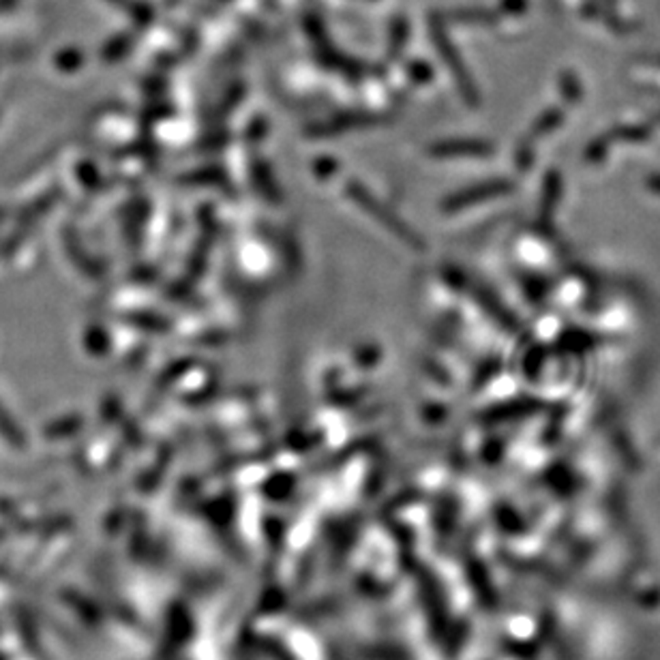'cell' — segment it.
Returning <instances> with one entry per match:
<instances>
[{
	"instance_id": "obj_2",
	"label": "cell",
	"mask_w": 660,
	"mask_h": 660,
	"mask_svg": "<svg viewBox=\"0 0 660 660\" xmlns=\"http://www.w3.org/2000/svg\"><path fill=\"white\" fill-rule=\"evenodd\" d=\"M433 155L438 157H452V155H468V152H482V144L472 142H442L431 149Z\"/></svg>"
},
{
	"instance_id": "obj_1",
	"label": "cell",
	"mask_w": 660,
	"mask_h": 660,
	"mask_svg": "<svg viewBox=\"0 0 660 660\" xmlns=\"http://www.w3.org/2000/svg\"><path fill=\"white\" fill-rule=\"evenodd\" d=\"M347 191H350V198L356 201L360 209H363L365 212H369V217H374L377 223H382L384 228L390 232V234L397 236L406 244H409L412 249H423V241H420V236L414 234V232L409 230L407 225L395 215V212H390L387 206L380 204V201H377L374 195L366 191V189L356 185V182H352V185L347 187Z\"/></svg>"
}]
</instances>
